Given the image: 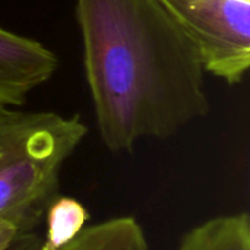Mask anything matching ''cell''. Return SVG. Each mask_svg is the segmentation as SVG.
Instances as JSON below:
<instances>
[{
    "label": "cell",
    "instance_id": "obj_7",
    "mask_svg": "<svg viewBox=\"0 0 250 250\" xmlns=\"http://www.w3.org/2000/svg\"><path fill=\"white\" fill-rule=\"evenodd\" d=\"M86 208L76 199L59 196L44 218L42 250H59L75 240L86 227Z\"/></svg>",
    "mask_w": 250,
    "mask_h": 250
},
{
    "label": "cell",
    "instance_id": "obj_3",
    "mask_svg": "<svg viewBox=\"0 0 250 250\" xmlns=\"http://www.w3.org/2000/svg\"><path fill=\"white\" fill-rule=\"evenodd\" d=\"M196 44L207 73L240 83L250 66V0H158Z\"/></svg>",
    "mask_w": 250,
    "mask_h": 250
},
{
    "label": "cell",
    "instance_id": "obj_8",
    "mask_svg": "<svg viewBox=\"0 0 250 250\" xmlns=\"http://www.w3.org/2000/svg\"><path fill=\"white\" fill-rule=\"evenodd\" d=\"M0 250H42V236L38 233L22 234L0 224Z\"/></svg>",
    "mask_w": 250,
    "mask_h": 250
},
{
    "label": "cell",
    "instance_id": "obj_1",
    "mask_svg": "<svg viewBox=\"0 0 250 250\" xmlns=\"http://www.w3.org/2000/svg\"><path fill=\"white\" fill-rule=\"evenodd\" d=\"M76 19L108 151L174 136L209 113L199 50L158 0H76Z\"/></svg>",
    "mask_w": 250,
    "mask_h": 250
},
{
    "label": "cell",
    "instance_id": "obj_6",
    "mask_svg": "<svg viewBox=\"0 0 250 250\" xmlns=\"http://www.w3.org/2000/svg\"><path fill=\"white\" fill-rule=\"evenodd\" d=\"M177 250H250V221L246 214L211 218L192 229Z\"/></svg>",
    "mask_w": 250,
    "mask_h": 250
},
{
    "label": "cell",
    "instance_id": "obj_4",
    "mask_svg": "<svg viewBox=\"0 0 250 250\" xmlns=\"http://www.w3.org/2000/svg\"><path fill=\"white\" fill-rule=\"evenodd\" d=\"M56 69L57 57L50 48L0 28V105H22Z\"/></svg>",
    "mask_w": 250,
    "mask_h": 250
},
{
    "label": "cell",
    "instance_id": "obj_5",
    "mask_svg": "<svg viewBox=\"0 0 250 250\" xmlns=\"http://www.w3.org/2000/svg\"><path fill=\"white\" fill-rule=\"evenodd\" d=\"M59 250H151V246L135 218L117 217L86 226L75 240Z\"/></svg>",
    "mask_w": 250,
    "mask_h": 250
},
{
    "label": "cell",
    "instance_id": "obj_2",
    "mask_svg": "<svg viewBox=\"0 0 250 250\" xmlns=\"http://www.w3.org/2000/svg\"><path fill=\"white\" fill-rule=\"evenodd\" d=\"M86 133L79 116L0 105V224L37 233L60 196L63 166Z\"/></svg>",
    "mask_w": 250,
    "mask_h": 250
}]
</instances>
